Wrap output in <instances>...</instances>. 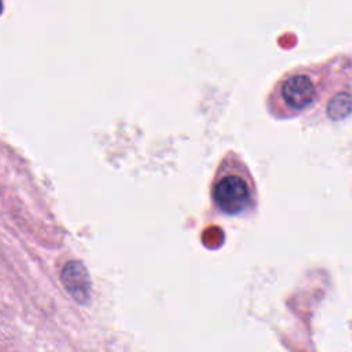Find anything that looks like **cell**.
I'll list each match as a JSON object with an SVG mask.
<instances>
[{
	"label": "cell",
	"instance_id": "1",
	"mask_svg": "<svg viewBox=\"0 0 352 352\" xmlns=\"http://www.w3.org/2000/svg\"><path fill=\"white\" fill-rule=\"evenodd\" d=\"M315 66V102L308 117L342 121L352 116V59L337 56Z\"/></svg>",
	"mask_w": 352,
	"mask_h": 352
},
{
	"label": "cell",
	"instance_id": "2",
	"mask_svg": "<svg viewBox=\"0 0 352 352\" xmlns=\"http://www.w3.org/2000/svg\"><path fill=\"white\" fill-rule=\"evenodd\" d=\"M210 192L216 208L230 216L252 210L257 201L254 180L248 166L234 153H228L220 162Z\"/></svg>",
	"mask_w": 352,
	"mask_h": 352
},
{
	"label": "cell",
	"instance_id": "3",
	"mask_svg": "<svg viewBox=\"0 0 352 352\" xmlns=\"http://www.w3.org/2000/svg\"><path fill=\"white\" fill-rule=\"evenodd\" d=\"M62 282L70 296L80 304L89 300L91 282L85 267L78 261L67 263L62 270Z\"/></svg>",
	"mask_w": 352,
	"mask_h": 352
}]
</instances>
